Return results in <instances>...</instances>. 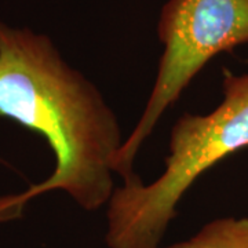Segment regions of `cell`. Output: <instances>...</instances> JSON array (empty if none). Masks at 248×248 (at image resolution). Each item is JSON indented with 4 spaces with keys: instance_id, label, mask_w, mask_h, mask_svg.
Masks as SVG:
<instances>
[{
    "instance_id": "6da1fadb",
    "label": "cell",
    "mask_w": 248,
    "mask_h": 248,
    "mask_svg": "<svg viewBox=\"0 0 248 248\" xmlns=\"http://www.w3.org/2000/svg\"><path fill=\"white\" fill-rule=\"evenodd\" d=\"M0 117L43 137L55 157L43 182L0 197V223L19 218L29 200L53 190L66 192L86 211L108 204L116 189L113 160L124 142L115 112L47 36L1 21Z\"/></svg>"
},
{
    "instance_id": "7a4b0ae2",
    "label": "cell",
    "mask_w": 248,
    "mask_h": 248,
    "mask_svg": "<svg viewBox=\"0 0 248 248\" xmlns=\"http://www.w3.org/2000/svg\"><path fill=\"white\" fill-rule=\"evenodd\" d=\"M223 99L208 115H182L170 137L166 169L146 185L137 177L108 202L109 248H156L189 187L207 170L248 146V72L225 69Z\"/></svg>"
},
{
    "instance_id": "3957f363",
    "label": "cell",
    "mask_w": 248,
    "mask_h": 248,
    "mask_svg": "<svg viewBox=\"0 0 248 248\" xmlns=\"http://www.w3.org/2000/svg\"><path fill=\"white\" fill-rule=\"evenodd\" d=\"M163 54L149 99L113 160L124 182L137 177L134 160L160 117L215 55L248 45V0H169L159 19Z\"/></svg>"
},
{
    "instance_id": "277c9868",
    "label": "cell",
    "mask_w": 248,
    "mask_h": 248,
    "mask_svg": "<svg viewBox=\"0 0 248 248\" xmlns=\"http://www.w3.org/2000/svg\"><path fill=\"white\" fill-rule=\"evenodd\" d=\"M156 248H248V218H218L192 239Z\"/></svg>"
}]
</instances>
